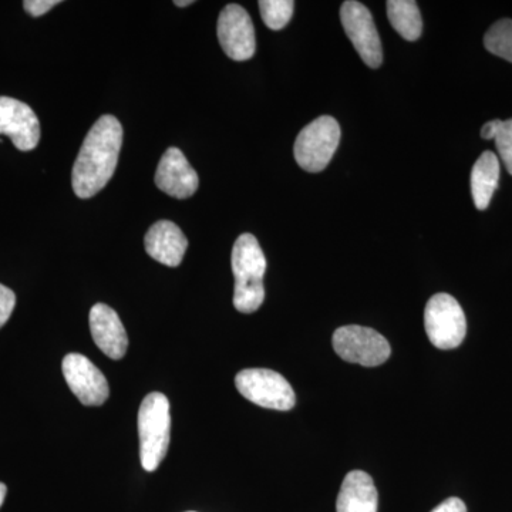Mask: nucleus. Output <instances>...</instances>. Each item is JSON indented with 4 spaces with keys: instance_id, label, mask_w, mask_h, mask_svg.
<instances>
[{
    "instance_id": "1",
    "label": "nucleus",
    "mask_w": 512,
    "mask_h": 512,
    "mask_svg": "<svg viewBox=\"0 0 512 512\" xmlns=\"http://www.w3.org/2000/svg\"><path fill=\"white\" fill-rule=\"evenodd\" d=\"M121 146L120 121L113 116L100 117L84 138L74 163L72 185L77 197L87 200L106 187L119 163Z\"/></svg>"
},
{
    "instance_id": "11",
    "label": "nucleus",
    "mask_w": 512,
    "mask_h": 512,
    "mask_svg": "<svg viewBox=\"0 0 512 512\" xmlns=\"http://www.w3.org/2000/svg\"><path fill=\"white\" fill-rule=\"evenodd\" d=\"M0 134L8 136L20 151L35 150L40 141V123L28 104L0 96Z\"/></svg>"
},
{
    "instance_id": "26",
    "label": "nucleus",
    "mask_w": 512,
    "mask_h": 512,
    "mask_svg": "<svg viewBox=\"0 0 512 512\" xmlns=\"http://www.w3.org/2000/svg\"><path fill=\"white\" fill-rule=\"evenodd\" d=\"M192 0H185V2H181V0H175L174 5L180 6V8H185V6L192 5Z\"/></svg>"
},
{
    "instance_id": "25",
    "label": "nucleus",
    "mask_w": 512,
    "mask_h": 512,
    "mask_svg": "<svg viewBox=\"0 0 512 512\" xmlns=\"http://www.w3.org/2000/svg\"><path fill=\"white\" fill-rule=\"evenodd\" d=\"M6 494H8V488L3 483H0V507H2L3 501H5Z\"/></svg>"
},
{
    "instance_id": "14",
    "label": "nucleus",
    "mask_w": 512,
    "mask_h": 512,
    "mask_svg": "<svg viewBox=\"0 0 512 512\" xmlns=\"http://www.w3.org/2000/svg\"><path fill=\"white\" fill-rule=\"evenodd\" d=\"M144 247L154 261L177 268L183 262L188 239L174 222L158 221L148 229Z\"/></svg>"
},
{
    "instance_id": "22",
    "label": "nucleus",
    "mask_w": 512,
    "mask_h": 512,
    "mask_svg": "<svg viewBox=\"0 0 512 512\" xmlns=\"http://www.w3.org/2000/svg\"><path fill=\"white\" fill-rule=\"evenodd\" d=\"M59 3V0H26V2H23V8L33 18H39V16L45 15V13L55 8Z\"/></svg>"
},
{
    "instance_id": "24",
    "label": "nucleus",
    "mask_w": 512,
    "mask_h": 512,
    "mask_svg": "<svg viewBox=\"0 0 512 512\" xmlns=\"http://www.w3.org/2000/svg\"><path fill=\"white\" fill-rule=\"evenodd\" d=\"M501 120H491L484 127L481 128V137L484 140H494L495 134H497L498 127H500Z\"/></svg>"
},
{
    "instance_id": "16",
    "label": "nucleus",
    "mask_w": 512,
    "mask_h": 512,
    "mask_svg": "<svg viewBox=\"0 0 512 512\" xmlns=\"http://www.w3.org/2000/svg\"><path fill=\"white\" fill-rule=\"evenodd\" d=\"M500 181V160L491 151H485L471 171V194L477 210L484 211L490 205Z\"/></svg>"
},
{
    "instance_id": "3",
    "label": "nucleus",
    "mask_w": 512,
    "mask_h": 512,
    "mask_svg": "<svg viewBox=\"0 0 512 512\" xmlns=\"http://www.w3.org/2000/svg\"><path fill=\"white\" fill-rule=\"evenodd\" d=\"M170 402L163 393L153 392L144 397L138 410L141 466L148 473L160 467L170 446Z\"/></svg>"
},
{
    "instance_id": "23",
    "label": "nucleus",
    "mask_w": 512,
    "mask_h": 512,
    "mask_svg": "<svg viewBox=\"0 0 512 512\" xmlns=\"http://www.w3.org/2000/svg\"><path fill=\"white\" fill-rule=\"evenodd\" d=\"M431 512H467V507L460 498L451 497L444 503L437 505Z\"/></svg>"
},
{
    "instance_id": "7",
    "label": "nucleus",
    "mask_w": 512,
    "mask_h": 512,
    "mask_svg": "<svg viewBox=\"0 0 512 512\" xmlns=\"http://www.w3.org/2000/svg\"><path fill=\"white\" fill-rule=\"evenodd\" d=\"M333 349L349 363L365 367L383 365L392 355L390 343L375 329L365 326H342L333 333Z\"/></svg>"
},
{
    "instance_id": "5",
    "label": "nucleus",
    "mask_w": 512,
    "mask_h": 512,
    "mask_svg": "<svg viewBox=\"0 0 512 512\" xmlns=\"http://www.w3.org/2000/svg\"><path fill=\"white\" fill-rule=\"evenodd\" d=\"M424 328L437 349H456L466 338V315L456 298L448 293H437L424 309Z\"/></svg>"
},
{
    "instance_id": "15",
    "label": "nucleus",
    "mask_w": 512,
    "mask_h": 512,
    "mask_svg": "<svg viewBox=\"0 0 512 512\" xmlns=\"http://www.w3.org/2000/svg\"><path fill=\"white\" fill-rule=\"evenodd\" d=\"M379 494L373 478L365 471H350L343 480L336 503L338 512H377Z\"/></svg>"
},
{
    "instance_id": "6",
    "label": "nucleus",
    "mask_w": 512,
    "mask_h": 512,
    "mask_svg": "<svg viewBox=\"0 0 512 512\" xmlns=\"http://www.w3.org/2000/svg\"><path fill=\"white\" fill-rule=\"evenodd\" d=\"M238 392L264 409L288 412L296 403L295 392L284 376L269 369H245L235 377Z\"/></svg>"
},
{
    "instance_id": "2",
    "label": "nucleus",
    "mask_w": 512,
    "mask_h": 512,
    "mask_svg": "<svg viewBox=\"0 0 512 512\" xmlns=\"http://www.w3.org/2000/svg\"><path fill=\"white\" fill-rule=\"evenodd\" d=\"M231 265L235 276V309L241 313L258 311L265 301L266 259L254 235L242 234L235 241Z\"/></svg>"
},
{
    "instance_id": "21",
    "label": "nucleus",
    "mask_w": 512,
    "mask_h": 512,
    "mask_svg": "<svg viewBox=\"0 0 512 512\" xmlns=\"http://www.w3.org/2000/svg\"><path fill=\"white\" fill-rule=\"evenodd\" d=\"M16 306V295L8 286L0 284V328L5 326Z\"/></svg>"
},
{
    "instance_id": "27",
    "label": "nucleus",
    "mask_w": 512,
    "mask_h": 512,
    "mask_svg": "<svg viewBox=\"0 0 512 512\" xmlns=\"http://www.w3.org/2000/svg\"><path fill=\"white\" fill-rule=\"evenodd\" d=\"M188 512H194V511H188Z\"/></svg>"
},
{
    "instance_id": "13",
    "label": "nucleus",
    "mask_w": 512,
    "mask_h": 512,
    "mask_svg": "<svg viewBox=\"0 0 512 512\" xmlns=\"http://www.w3.org/2000/svg\"><path fill=\"white\" fill-rule=\"evenodd\" d=\"M89 322L97 348L110 359H123L127 353L128 338L117 312L104 303H97L90 311Z\"/></svg>"
},
{
    "instance_id": "8",
    "label": "nucleus",
    "mask_w": 512,
    "mask_h": 512,
    "mask_svg": "<svg viewBox=\"0 0 512 512\" xmlns=\"http://www.w3.org/2000/svg\"><path fill=\"white\" fill-rule=\"evenodd\" d=\"M340 20L363 62L372 69L380 67L383 47L370 10L356 0H348L340 8Z\"/></svg>"
},
{
    "instance_id": "18",
    "label": "nucleus",
    "mask_w": 512,
    "mask_h": 512,
    "mask_svg": "<svg viewBox=\"0 0 512 512\" xmlns=\"http://www.w3.org/2000/svg\"><path fill=\"white\" fill-rule=\"evenodd\" d=\"M484 46L494 56L512 63V20L503 19L494 23L485 33Z\"/></svg>"
},
{
    "instance_id": "19",
    "label": "nucleus",
    "mask_w": 512,
    "mask_h": 512,
    "mask_svg": "<svg viewBox=\"0 0 512 512\" xmlns=\"http://www.w3.org/2000/svg\"><path fill=\"white\" fill-rule=\"evenodd\" d=\"M293 9H295V3L292 0H261L259 2L262 20L272 30L284 29L292 19Z\"/></svg>"
},
{
    "instance_id": "4",
    "label": "nucleus",
    "mask_w": 512,
    "mask_h": 512,
    "mask_svg": "<svg viewBox=\"0 0 512 512\" xmlns=\"http://www.w3.org/2000/svg\"><path fill=\"white\" fill-rule=\"evenodd\" d=\"M339 141L338 121L329 116L318 117L296 137L293 147L296 163L308 173L325 170L338 150Z\"/></svg>"
},
{
    "instance_id": "20",
    "label": "nucleus",
    "mask_w": 512,
    "mask_h": 512,
    "mask_svg": "<svg viewBox=\"0 0 512 512\" xmlns=\"http://www.w3.org/2000/svg\"><path fill=\"white\" fill-rule=\"evenodd\" d=\"M494 140L505 168L512 175V119L501 120Z\"/></svg>"
},
{
    "instance_id": "17",
    "label": "nucleus",
    "mask_w": 512,
    "mask_h": 512,
    "mask_svg": "<svg viewBox=\"0 0 512 512\" xmlns=\"http://www.w3.org/2000/svg\"><path fill=\"white\" fill-rule=\"evenodd\" d=\"M387 18L393 29L409 42H416L423 32V19L414 0H389L386 3Z\"/></svg>"
},
{
    "instance_id": "12",
    "label": "nucleus",
    "mask_w": 512,
    "mask_h": 512,
    "mask_svg": "<svg viewBox=\"0 0 512 512\" xmlns=\"http://www.w3.org/2000/svg\"><path fill=\"white\" fill-rule=\"evenodd\" d=\"M156 184L161 191L177 200L190 198L198 190L197 171L177 147L168 148L157 167Z\"/></svg>"
},
{
    "instance_id": "10",
    "label": "nucleus",
    "mask_w": 512,
    "mask_h": 512,
    "mask_svg": "<svg viewBox=\"0 0 512 512\" xmlns=\"http://www.w3.org/2000/svg\"><path fill=\"white\" fill-rule=\"evenodd\" d=\"M217 32L222 50L229 59L245 62L255 55L254 23L242 6H225L218 19Z\"/></svg>"
},
{
    "instance_id": "9",
    "label": "nucleus",
    "mask_w": 512,
    "mask_h": 512,
    "mask_svg": "<svg viewBox=\"0 0 512 512\" xmlns=\"http://www.w3.org/2000/svg\"><path fill=\"white\" fill-rule=\"evenodd\" d=\"M62 370L67 386L84 406H101L109 399L106 376L86 356L70 353L63 359Z\"/></svg>"
}]
</instances>
